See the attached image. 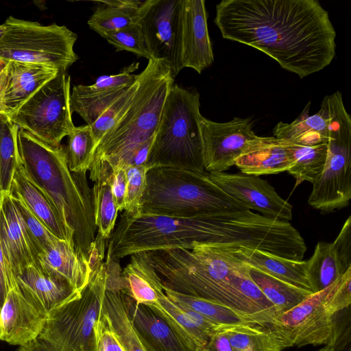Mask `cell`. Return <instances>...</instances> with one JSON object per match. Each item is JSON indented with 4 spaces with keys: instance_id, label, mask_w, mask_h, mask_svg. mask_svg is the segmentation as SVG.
Here are the masks:
<instances>
[{
    "instance_id": "cell-11",
    "label": "cell",
    "mask_w": 351,
    "mask_h": 351,
    "mask_svg": "<svg viewBox=\"0 0 351 351\" xmlns=\"http://www.w3.org/2000/svg\"><path fill=\"white\" fill-rule=\"evenodd\" d=\"M337 280L311 293L292 308L277 314L268 326L276 333L283 348L325 345L330 340L337 314L328 313L324 303Z\"/></svg>"
},
{
    "instance_id": "cell-3",
    "label": "cell",
    "mask_w": 351,
    "mask_h": 351,
    "mask_svg": "<svg viewBox=\"0 0 351 351\" xmlns=\"http://www.w3.org/2000/svg\"><path fill=\"white\" fill-rule=\"evenodd\" d=\"M17 145L25 171L53 202L73 231L75 250L89 262L96 248L97 227L86 173L69 170L64 146L49 145L21 128Z\"/></svg>"
},
{
    "instance_id": "cell-31",
    "label": "cell",
    "mask_w": 351,
    "mask_h": 351,
    "mask_svg": "<svg viewBox=\"0 0 351 351\" xmlns=\"http://www.w3.org/2000/svg\"><path fill=\"white\" fill-rule=\"evenodd\" d=\"M163 290L165 295L175 303L193 310L217 325H264L256 317L243 313L215 300L185 295L164 286Z\"/></svg>"
},
{
    "instance_id": "cell-16",
    "label": "cell",
    "mask_w": 351,
    "mask_h": 351,
    "mask_svg": "<svg viewBox=\"0 0 351 351\" xmlns=\"http://www.w3.org/2000/svg\"><path fill=\"white\" fill-rule=\"evenodd\" d=\"M214 53L210 39L204 0H182L181 30L182 68L199 74L211 66Z\"/></svg>"
},
{
    "instance_id": "cell-21",
    "label": "cell",
    "mask_w": 351,
    "mask_h": 351,
    "mask_svg": "<svg viewBox=\"0 0 351 351\" xmlns=\"http://www.w3.org/2000/svg\"><path fill=\"white\" fill-rule=\"evenodd\" d=\"M123 293L127 313L147 351H193L160 315L137 303L123 290Z\"/></svg>"
},
{
    "instance_id": "cell-39",
    "label": "cell",
    "mask_w": 351,
    "mask_h": 351,
    "mask_svg": "<svg viewBox=\"0 0 351 351\" xmlns=\"http://www.w3.org/2000/svg\"><path fill=\"white\" fill-rule=\"evenodd\" d=\"M139 86V75L102 112L97 120L90 125L96 148L106 133L125 114L131 106Z\"/></svg>"
},
{
    "instance_id": "cell-32",
    "label": "cell",
    "mask_w": 351,
    "mask_h": 351,
    "mask_svg": "<svg viewBox=\"0 0 351 351\" xmlns=\"http://www.w3.org/2000/svg\"><path fill=\"white\" fill-rule=\"evenodd\" d=\"M149 306L167 321L191 350L199 351L206 346L210 339L208 335L181 306L171 300L165 292L159 297L156 304Z\"/></svg>"
},
{
    "instance_id": "cell-4",
    "label": "cell",
    "mask_w": 351,
    "mask_h": 351,
    "mask_svg": "<svg viewBox=\"0 0 351 351\" xmlns=\"http://www.w3.org/2000/svg\"><path fill=\"white\" fill-rule=\"evenodd\" d=\"M138 75L139 86L131 106L103 136L93 156V161H105L112 170L128 166L134 150L154 137L174 84L169 65L162 60H148Z\"/></svg>"
},
{
    "instance_id": "cell-26",
    "label": "cell",
    "mask_w": 351,
    "mask_h": 351,
    "mask_svg": "<svg viewBox=\"0 0 351 351\" xmlns=\"http://www.w3.org/2000/svg\"><path fill=\"white\" fill-rule=\"evenodd\" d=\"M121 274L117 267L108 269L107 289L102 311L109 317L125 351H147L127 313Z\"/></svg>"
},
{
    "instance_id": "cell-30",
    "label": "cell",
    "mask_w": 351,
    "mask_h": 351,
    "mask_svg": "<svg viewBox=\"0 0 351 351\" xmlns=\"http://www.w3.org/2000/svg\"><path fill=\"white\" fill-rule=\"evenodd\" d=\"M143 2L138 0L95 1L98 5L88 21V25L91 29L104 37L109 33L136 23Z\"/></svg>"
},
{
    "instance_id": "cell-12",
    "label": "cell",
    "mask_w": 351,
    "mask_h": 351,
    "mask_svg": "<svg viewBox=\"0 0 351 351\" xmlns=\"http://www.w3.org/2000/svg\"><path fill=\"white\" fill-rule=\"evenodd\" d=\"M182 0H145L137 22L152 58L168 64L173 79L182 69Z\"/></svg>"
},
{
    "instance_id": "cell-8",
    "label": "cell",
    "mask_w": 351,
    "mask_h": 351,
    "mask_svg": "<svg viewBox=\"0 0 351 351\" xmlns=\"http://www.w3.org/2000/svg\"><path fill=\"white\" fill-rule=\"evenodd\" d=\"M328 112L327 158L313 182L308 204L322 213L343 208L351 199V117L340 91L324 97Z\"/></svg>"
},
{
    "instance_id": "cell-35",
    "label": "cell",
    "mask_w": 351,
    "mask_h": 351,
    "mask_svg": "<svg viewBox=\"0 0 351 351\" xmlns=\"http://www.w3.org/2000/svg\"><path fill=\"white\" fill-rule=\"evenodd\" d=\"M249 273L252 280L274 305L278 314L292 308L313 293L251 266Z\"/></svg>"
},
{
    "instance_id": "cell-10",
    "label": "cell",
    "mask_w": 351,
    "mask_h": 351,
    "mask_svg": "<svg viewBox=\"0 0 351 351\" xmlns=\"http://www.w3.org/2000/svg\"><path fill=\"white\" fill-rule=\"evenodd\" d=\"M70 96L71 77L66 71H60L7 118L40 141L59 146L75 128Z\"/></svg>"
},
{
    "instance_id": "cell-20",
    "label": "cell",
    "mask_w": 351,
    "mask_h": 351,
    "mask_svg": "<svg viewBox=\"0 0 351 351\" xmlns=\"http://www.w3.org/2000/svg\"><path fill=\"white\" fill-rule=\"evenodd\" d=\"M59 72L58 69L43 65L8 62L0 114L8 118L12 116Z\"/></svg>"
},
{
    "instance_id": "cell-38",
    "label": "cell",
    "mask_w": 351,
    "mask_h": 351,
    "mask_svg": "<svg viewBox=\"0 0 351 351\" xmlns=\"http://www.w3.org/2000/svg\"><path fill=\"white\" fill-rule=\"evenodd\" d=\"M19 127L1 114L0 119V191L10 192L19 155Z\"/></svg>"
},
{
    "instance_id": "cell-2",
    "label": "cell",
    "mask_w": 351,
    "mask_h": 351,
    "mask_svg": "<svg viewBox=\"0 0 351 351\" xmlns=\"http://www.w3.org/2000/svg\"><path fill=\"white\" fill-rule=\"evenodd\" d=\"M163 286L185 295L215 300L266 326L271 320L241 293L250 265L221 247L197 245L191 250L143 252Z\"/></svg>"
},
{
    "instance_id": "cell-34",
    "label": "cell",
    "mask_w": 351,
    "mask_h": 351,
    "mask_svg": "<svg viewBox=\"0 0 351 351\" xmlns=\"http://www.w3.org/2000/svg\"><path fill=\"white\" fill-rule=\"evenodd\" d=\"M346 270L332 243L319 241L307 260V272L315 293L334 283Z\"/></svg>"
},
{
    "instance_id": "cell-52",
    "label": "cell",
    "mask_w": 351,
    "mask_h": 351,
    "mask_svg": "<svg viewBox=\"0 0 351 351\" xmlns=\"http://www.w3.org/2000/svg\"><path fill=\"white\" fill-rule=\"evenodd\" d=\"M8 64V62H4L0 60V100L6 82Z\"/></svg>"
},
{
    "instance_id": "cell-18",
    "label": "cell",
    "mask_w": 351,
    "mask_h": 351,
    "mask_svg": "<svg viewBox=\"0 0 351 351\" xmlns=\"http://www.w3.org/2000/svg\"><path fill=\"white\" fill-rule=\"evenodd\" d=\"M47 317L19 288L12 289L0 311V340L20 346L28 343L39 337Z\"/></svg>"
},
{
    "instance_id": "cell-47",
    "label": "cell",
    "mask_w": 351,
    "mask_h": 351,
    "mask_svg": "<svg viewBox=\"0 0 351 351\" xmlns=\"http://www.w3.org/2000/svg\"><path fill=\"white\" fill-rule=\"evenodd\" d=\"M18 288L16 275L4 254L0 243V311L8 293Z\"/></svg>"
},
{
    "instance_id": "cell-9",
    "label": "cell",
    "mask_w": 351,
    "mask_h": 351,
    "mask_svg": "<svg viewBox=\"0 0 351 351\" xmlns=\"http://www.w3.org/2000/svg\"><path fill=\"white\" fill-rule=\"evenodd\" d=\"M0 41V60L43 65L66 71L78 60L77 34L64 25H43L10 16Z\"/></svg>"
},
{
    "instance_id": "cell-56",
    "label": "cell",
    "mask_w": 351,
    "mask_h": 351,
    "mask_svg": "<svg viewBox=\"0 0 351 351\" xmlns=\"http://www.w3.org/2000/svg\"><path fill=\"white\" fill-rule=\"evenodd\" d=\"M1 114H0V119H1Z\"/></svg>"
},
{
    "instance_id": "cell-40",
    "label": "cell",
    "mask_w": 351,
    "mask_h": 351,
    "mask_svg": "<svg viewBox=\"0 0 351 351\" xmlns=\"http://www.w3.org/2000/svg\"><path fill=\"white\" fill-rule=\"evenodd\" d=\"M10 193L24 220L38 254L60 240L35 216L19 194L11 191Z\"/></svg>"
},
{
    "instance_id": "cell-37",
    "label": "cell",
    "mask_w": 351,
    "mask_h": 351,
    "mask_svg": "<svg viewBox=\"0 0 351 351\" xmlns=\"http://www.w3.org/2000/svg\"><path fill=\"white\" fill-rule=\"evenodd\" d=\"M69 170L75 173H86L91 165L96 144L89 125L75 127L68 135L64 147Z\"/></svg>"
},
{
    "instance_id": "cell-15",
    "label": "cell",
    "mask_w": 351,
    "mask_h": 351,
    "mask_svg": "<svg viewBox=\"0 0 351 351\" xmlns=\"http://www.w3.org/2000/svg\"><path fill=\"white\" fill-rule=\"evenodd\" d=\"M138 63H132L114 75L99 76L91 85L78 84L73 87L70 96L71 112L79 114L91 125L112 101L136 79L132 72Z\"/></svg>"
},
{
    "instance_id": "cell-41",
    "label": "cell",
    "mask_w": 351,
    "mask_h": 351,
    "mask_svg": "<svg viewBox=\"0 0 351 351\" xmlns=\"http://www.w3.org/2000/svg\"><path fill=\"white\" fill-rule=\"evenodd\" d=\"M117 51H130L147 60L153 59L140 25L136 23L104 37Z\"/></svg>"
},
{
    "instance_id": "cell-17",
    "label": "cell",
    "mask_w": 351,
    "mask_h": 351,
    "mask_svg": "<svg viewBox=\"0 0 351 351\" xmlns=\"http://www.w3.org/2000/svg\"><path fill=\"white\" fill-rule=\"evenodd\" d=\"M0 243L15 275L36 264L38 252L10 192L1 193Z\"/></svg>"
},
{
    "instance_id": "cell-48",
    "label": "cell",
    "mask_w": 351,
    "mask_h": 351,
    "mask_svg": "<svg viewBox=\"0 0 351 351\" xmlns=\"http://www.w3.org/2000/svg\"><path fill=\"white\" fill-rule=\"evenodd\" d=\"M111 186L118 211L125 208V199L127 188V176L125 169L117 168L111 173Z\"/></svg>"
},
{
    "instance_id": "cell-28",
    "label": "cell",
    "mask_w": 351,
    "mask_h": 351,
    "mask_svg": "<svg viewBox=\"0 0 351 351\" xmlns=\"http://www.w3.org/2000/svg\"><path fill=\"white\" fill-rule=\"evenodd\" d=\"M121 276L123 291L138 304H155L164 293L161 279L143 252L130 255Z\"/></svg>"
},
{
    "instance_id": "cell-43",
    "label": "cell",
    "mask_w": 351,
    "mask_h": 351,
    "mask_svg": "<svg viewBox=\"0 0 351 351\" xmlns=\"http://www.w3.org/2000/svg\"><path fill=\"white\" fill-rule=\"evenodd\" d=\"M351 303V267L340 276L337 284L328 295L324 306L331 315H336L348 307Z\"/></svg>"
},
{
    "instance_id": "cell-54",
    "label": "cell",
    "mask_w": 351,
    "mask_h": 351,
    "mask_svg": "<svg viewBox=\"0 0 351 351\" xmlns=\"http://www.w3.org/2000/svg\"><path fill=\"white\" fill-rule=\"evenodd\" d=\"M199 351H209V350L205 347V348H202Z\"/></svg>"
},
{
    "instance_id": "cell-27",
    "label": "cell",
    "mask_w": 351,
    "mask_h": 351,
    "mask_svg": "<svg viewBox=\"0 0 351 351\" xmlns=\"http://www.w3.org/2000/svg\"><path fill=\"white\" fill-rule=\"evenodd\" d=\"M95 223L98 233L108 240L116 225L118 208L111 186L110 166L103 160H93L89 169Z\"/></svg>"
},
{
    "instance_id": "cell-45",
    "label": "cell",
    "mask_w": 351,
    "mask_h": 351,
    "mask_svg": "<svg viewBox=\"0 0 351 351\" xmlns=\"http://www.w3.org/2000/svg\"><path fill=\"white\" fill-rule=\"evenodd\" d=\"M317 351H351V319L350 313L343 318H338L330 340Z\"/></svg>"
},
{
    "instance_id": "cell-49",
    "label": "cell",
    "mask_w": 351,
    "mask_h": 351,
    "mask_svg": "<svg viewBox=\"0 0 351 351\" xmlns=\"http://www.w3.org/2000/svg\"><path fill=\"white\" fill-rule=\"evenodd\" d=\"M206 348L209 351H235L226 332L220 326L210 337Z\"/></svg>"
},
{
    "instance_id": "cell-5",
    "label": "cell",
    "mask_w": 351,
    "mask_h": 351,
    "mask_svg": "<svg viewBox=\"0 0 351 351\" xmlns=\"http://www.w3.org/2000/svg\"><path fill=\"white\" fill-rule=\"evenodd\" d=\"M245 210L247 208L223 191L208 173L154 167L147 172L138 212L186 218Z\"/></svg>"
},
{
    "instance_id": "cell-50",
    "label": "cell",
    "mask_w": 351,
    "mask_h": 351,
    "mask_svg": "<svg viewBox=\"0 0 351 351\" xmlns=\"http://www.w3.org/2000/svg\"><path fill=\"white\" fill-rule=\"evenodd\" d=\"M154 138V137L143 143L134 150L129 159L128 166L146 165Z\"/></svg>"
},
{
    "instance_id": "cell-25",
    "label": "cell",
    "mask_w": 351,
    "mask_h": 351,
    "mask_svg": "<svg viewBox=\"0 0 351 351\" xmlns=\"http://www.w3.org/2000/svg\"><path fill=\"white\" fill-rule=\"evenodd\" d=\"M221 248L251 267L295 287L315 293L308 276L307 261L291 260L243 247Z\"/></svg>"
},
{
    "instance_id": "cell-53",
    "label": "cell",
    "mask_w": 351,
    "mask_h": 351,
    "mask_svg": "<svg viewBox=\"0 0 351 351\" xmlns=\"http://www.w3.org/2000/svg\"><path fill=\"white\" fill-rule=\"evenodd\" d=\"M6 28L4 23L0 25V41L3 39L5 34Z\"/></svg>"
},
{
    "instance_id": "cell-23",
    "label": "cell",
    "mask_w": 351,
    "mask_h": 351,
    "mask_svg": "<svg viewBox=\"0 0 351 351\" xmlns=\"http://www.w3.org/2000/svg\"><path fill=\"white\" fill-rule=\"evenodd\" d=\"M16 277L21 293L47 314L82 292L67 281L43 271L36 264L25 267Z\"/></svg>"
},
{
    "instance_id": "cell-24",
    "label": "cell",
    "mask_w": 351,
    "mask_h": 351,
    "mask_svg": "<svg viewBox=\"0 0 351 351\" xmlns=\"http://www.w3.org/2000/svg\"><path fill=\"white\" fill-rule=\"evenodd\" d=\"M36 264L47 274L67 281L81 292L88 285L91 267L86 260L68 242L58 240L37 256Z\"/></svg>"
},
{
    "instance_id": "cell-7",
    "label": "cell",
    "mask_w": 351,
    "mask_h": 351,
    "mask_svg": "<svg viewBox=\"0 0 351 351\" xmlns=\"http://www.w3.org/2000/svg\"><path fill=\"white\" fill-rule=\"evenodd\" d=\"M105 261L97 265L80 294L48 314L38 338L53 351H96L95 326L107 289Z\"/></svg>"
},
{
    "instance_id": "cell-22",
    "label": "cell",
    "mask_w": 351,
    "mask_h": 351,
    "mask_svg": "<svg viewBox=\"0 0 351 351\" xmlns=\"http://www.w3.org/2000/svg\"><path fill=\"white\" fill-rule=\"evenodd\" d=\"M293 164L288 141L258 136L247 143L234 162L242 173L257 176L287 171Z\"/></svg>"
},
{
    "instance_id": "cell-44",
    "label": "cell",
    "mask_w": 351,
    "mask_h": 351,
    "mask_svg": "<svg viewBox=\"0 0 351 351\" xmlns=\"http://www.w3.org/2000/svg\"><path fill=\"white\" fill-rule=\"evenodd\" d=\"M96 351H125L110 319L102 311L95 326Z\"/></svg>"
},
{
    "instance_id": "cell-42",
    "label": "cell",
    "mask_w": 351,
    "mask_h": 351,
    "mask_svg": "<svg viewBox=\"0 0 351 351\" xmlns=\"http://www.w3.org/2000/svg\"><path fill=\"white\" fill-rule=\"evenodd\" d=\"M127 188L123 211L136 213L139 211L141 199L146 186V175L149 169L146 165L125 167Z\"/></svg>"
},
{
    "instance_id": "cell-14",
    "label": "cell",
    "mask_w": 351,
    "mask_h": 351,
    "mask_svg": "<svg viewBox=\"0 0 351 351\" xmlns=\"http://www.w3.org/2000/svg\"><path fill=\"white\" fill-rule=\"evenodd\" d=\"M208 178L223 191L249 210L284 221L292 219L293 206L274 188L259 176L242 173H208Z\"/></svg>"
},
{
    "instance_id": "cell-19",
    "label": "cell",
    "mask_w": 351,
    "mask_h": 351,
    "mask_svg": "<svg viewBox=\"0 0 351 351\" xmlns=\"http://www.w3.org/2000/svg\"><path fill=\"white\" fill-rule=\"evenodd\" d=\"M10 191L19 194L35 216L53 235L74 246L73 231L66 223L47 193L28 175L19 154Z\"/></svg>"
},
{
    "instance_id": "cell-46",
    "label": "cell",
    "mask_w": 351,
    "mask_h": 351,
    "mask_svg": "<svg viewBox=\"0 0 351 351\" xmlns=\"http://www.w3.org/2000/svg\"><path fill=\"white\" fill-rule=\"evenodd\" d=\"M332 243L343 267L347 270L351 267V216L346 220Z\"/></svg>"
},
{
    "instance_id": "cell-29",
    "label": "cell",
    "mask_w": 351,
    "mask_h": 351,
    "mask_svg": "<svg viewBox=\"0 0 351 351\" xmlns=\"http://www.w3.org/2000/svg\"><path fill=\"white\" fill-rule=\"evenodd\" d=\"M310 101L293 122H279L274 128V136L295 144L313 146L328 141V112L323 99L320 110L309 114Z\"/></svg>"
},
{
    "instance_id": "cell-1",
    "label": "cell",
    "mask_w": 351,
    "mask_h": 351,
    "mask_svg": "<svg viewBox=\"0 0 351 351\" xmlns=\"http://www.w3.org/2000/svg\"><path fill=\"white\" fill-rule=\"evenodd\" d=\"M214 22L224 38L265 53L300 78L335 56L336 32L317 0H223Z\"/></svg>"
},
{
    "instance_id": "cell-36",
    "label": "cell",
    "mask_w": 351,
    "mask_h": 351,
    "mask_svg": "<svg viewBox=\"0 0 351 351\" xmlns=\"http://www.w3.org/2000/svg\"><path fill=\"white\" fill-rule=\"evenodd\" d=\"M289 148L293 164L287 172L295 179V186L304 181L314 182L325 166L327 143L305 146L289 142Z\"/></svg>"
},
{
    "instance_id": "cell-33",
    "label": "cell",
    "mask_w": 351,
    "mask_h": 351,
    "mask_svg": "<svg viewBox=\"0 0 351 351\" xmlns=\"http://www.w3.org/2000/svg\"><path fill=\"white\" fill-rule=\"evenodd\" d=\"M235 351H282L280 341L268 326L258 324L221 325Z\"/></svg>"
},
{
    "instance_id": "cell-55",
    "label": "cell",
    "mask_w": 351,
    "mask_h": 351,
    "mask_svg": "<svg viewBox=\"0 0 351 351\" xmlns=\"http://www.w3.org/2000/svg\"><path fill=\"white\" fill-rule=\"evenodd\" d=\"M1 195H2V194H1V192L0 191V201H1Z\"/></svg>"
},
{
    "instance_id": "cell-13",
    "label": "cell",
    "mask_w": 351,
    "mask_h": 351,
    "mask_svg": "<svg viewBox=\"0 0 351 351\" xmlns=\"http://www.w3.org/2000/svg\"><path fill=\"white\" fill-rule=\"evenodd\" d=\"M200 130L203 161L207 173L229 169L234 165L247 143L256 136L251 121L239 117L218 123L202 117Z\"/></svg>"
},
{
    "instance_id": "cell-6",
    "label": "cell",
    "mask_w": 351,
    "mask_h": 351,
    "mask_svg": "<svg viewBox=\"0 0 351 351\" xmlns=\"http://www.w3.org/2000/svg\"><path fill=\"white\" fill-rule=\"evenodd\" d=\"M199 94L173 84L166 97L147 167H169L199 173L205 171Z\"/></svg>"
},
{
    "instance_id": "cell-51",
    "label": "cell",
    "mask_w": 351,
    "mask_h": 351,
    "mask_svg": "<svg viewBox=\"0 0 351 351\" xmlns=\"http://www.w3.org/2000/svg\"><path fill=\"white\" fill-rule=\"evenodd\" d=\"M17 351H53L45 341L37 338L20 346Z\"/></svg>"
}]
</instances>
